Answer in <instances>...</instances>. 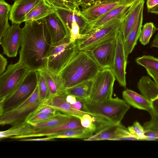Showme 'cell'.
I'll use <instances>...</instances> for the list:
<instances>
[{"label": "cell", "mask_w": 158, "mask_h": 158, "mask_svg": "<svg viewBox=\"0 0 158 158\" xmlns=\"http://www.w3.org/2000/svg\"><path fill=\"white\" fill-rule=\"evenodd\" d=\"M22 29L23 39L18 61L30 70L46 69L47 56L52 43L45 24L40 21L26 22Z\"/></svg>", "instance_id": "6da1fadb"}, {"label": "cell", "mask_w": 158, "mask_h": 158, "mask_svg": "<svg viewBox=\"0 0 158 158\" xmlns=\"http://www.w3.org/2000/svg\"><path fill=\"white\" fill-rule=\"evenodd\" d=\"M100 70L88 52L79 51L60 73L64 88L93 80Z\"/></svg>", "instance_id": "7a4b0ae2"}, {"label": "cell", "mask_w": 158, "mask_h": 158, "mask_svg": "<svg viewBox=\"0 0 158 158\" xmlns=\"http://www.w3.org/2000/svg\"><path fill=\"white\" fill-rule=\"evenodd\" d=\"M130 108V106L118 97L102 101L85 100V110L105 118L113 124L121 122Z\"/></svg>", "instance_id": "3957f363"}, {"label": "cell", "mask_w": 158, "mask_h": 158, "mask_svg": "<svg viewBox=\"0 0 158 158\" xmlns=\"http://www.w3.org/2000/svg\"><path fill=\"white\" fill-rule=\"evenodd\" d=\"M78 51L76 41L71 42L69 36L59 42L51 44L47 56L46 69L59 75Z\"/></svg>", "instance_id": "277c9868"}, {"label": "cell", "mask_w": 158, "mask_h": 158, "mask_svg": "<svg viewBox=\"0 0 158 158\" xmlns=\"http://www.w3.org/2000/svg\"><path fill=\"white\" fill-rule=\"evenodd\" d=\"M124 16L112 19L84 34L76 41L78 50L89 52L98 44L115 37Z\"/></svg>", "instance_id": "5b68a950"}, {"label": "cell", "mask_w": 158, "mask_h": 158, "mask_svg": "<svg viewBox=\"0 0 158 158\" xmlns=\"http://www.w3.org/2000/svg\"><path fill=\"white\" fill-rule=\"evenodd\" d=\"M38 71L30 70L22 83L11 94L0 100V114L17 106L32 94L38 85Z\"/></svg>", "instance_id": "8992f818"}, {"label": "cell", "mask_w": 158, "mask_h": 158, "mask_svg": "<svg viewBox=\"0 0 158 158\" xmlns=\"http://www.w3.org/2000/svg\"><path fill=\"white\" fill-rule=\"evenodd\" d=\"M39 100L38 85L31 96L15 107L0 114V124L12 126L24 122L42 104Z\"/></svg>", "instance_id": "52a82bcc"}, {"label": "cell", "mask_w": 158, "mask_h": 158, "mask_svg": "<svg viewBox=\"0 0 158 158\" xmlns=\"http://www.w3.org/2000/svg\"><path fill=\"white\" fill-rule=\"evenodd\" d=\"M30 69L19 61L9 64L0 76V100L12 93L19 85Z\"/></svg>", "instance_id": "ba28073f"}, {"label": "cell", "mask_w": 158, "mask_h": 158, "mask_svg": "<svg viewBox=\"0 0 158 158\" xmlns=\"http://www.w3.org/2000/svg\"><path fill=\"white\" fill-rule=\"evenodd\" d=\"M115 77L110 69L100 70L94 79L88 100L102 101L111 98Z\"/></svg>", "instance_id": "9c48e42d"}, {"label": "cell", "mask_w": 158, "mask_h": 158, "mask_svg": "<svg viewBox=\"0 0 158 158\" xmlns=\"http://www.w3.org/2000/svg\"><path fill=\"white\" fill-rule=\"evenodd\" d=\"M116 38L115 52L113 64L110 69L120 85L126 87L127 85L126 70L127 58L124 52L121 24L117 31Z\"/></svg>", "instance_id": "30bf717a"}, {"label": "cell", "mask_w": 158, "mask_h": 158, "mask_svg": "<svg viewBox=\"0 0 158 158\" xmlns=\"http://www.w3.org/2000/svg\"><path fill=\"white\" fill-rule=\"evenodd\" d=\"M98 123L99 124L98 126L97 125L95 134L84 140H114L117 138L126 136H132L135 137L129 132L127 128L121 123L115 124L108 121Z\"/></svg>", "instance_id": "8fae6325"}, {"label": "cell", "mask_w": 158, "mask_h": 158, "mask_svg": "<svg viewBox=\"0 0 158 158\" xmlns=\"http://www.w3.org/2000/svg\"><path fill=\"white\" fill-rule=\"evenodd\" d=\"M116 36L98 44L88 52L100 70L110 69L112 66L116 47Z\"/></svg>", "instance_id": "7c38bea8"}, {"label": "cell", "mask_w": 158, "mask_h": 158, "mask_svg": "<svg viewBox=\"0 0 158 158\" xmlns=\"http://www.w3.org/2000/svg\"><path fill=\"white\" fill-rule=\"evenodd\" d=\"M23 39L22 28L19 24H12L0 40L3 54L9 57H16L21 46Z\"/></svg>", "instance_id": "4fadbf2b"}, {"label": "cell", "mask_w": 158, "mask_h": 158, "mask_svg": "<svg viewBox=\"0 0 158 158\" xmlns=\"http://www.w3.org/2000/svg\"><path fill=\"white\" fill-rule=\"evenodd\" d=\"M67 94L65 91L48 98L42 104L50 106L57 111L80 119L85 114H88L96 118L98 121L106 120L103 117L89 112L77 110L66 100Z\"/></svg>", "instance_id": "5bb4252c"}, {"label": "cell", "mask_w": 158, "mask_h": 158, "mask_svg": "<svg viewBox=\"0 0 158 158\" xmlns=\"http://www.w3.org/2000/svg\"><path fill=\"white\" fill-rule=\"evenodd\" d=\"M39 21L45 24L50 35L52 44L59 42L66 37L70 36L68 29L56 13L51 14Z\"/></svg>", "instance_id": "9a60e30c"}, {"label": "cell", "mask_w": 158, "mask_h": 158, "mask_svg": "<svg viewBox=\"0 0 158 158\" xmlns=\"http://www.w3.org/2000/svg\"><path fill=\"white\" fill-rule=\"evenodd\" d=\"M55 13L66 26L70 33L71 24L73 22L78 24L80 33L84 34L86 31L88 25V22L81 15L79 9L74 10L55 6Z\"/></svg>", "instance_id": "2e32d148"}, {"label": "cell", "mask_w": 158, "mask_h": 158, "mask_svg": "<svg viewBox=\"0 0 158 158\" xmlns=\"http://www.w3.org/2000/svg\"><path fill=\"white\" fill-rule=\"evenodd\" d=\"M42 0H16L11 7L9 20L12 24H20L25 18Z\"/></svg>", "instance_id": "e0dca14e"}, {"label": "cell", "mask_w": 158, "mask_h": 158, "mask_svg": "<svg viewBox=\"0 0 158 158\" xmlns=\"http://www.w3.org/2000/svg\"><path fill=\"white\" fill-rule=\"evenodd\" d=\"M139 0H125L124 2L100 17L96 20L88 23L85 34L89 31L96 29L110 20L123 17L129 8Z\"/></svg>", "instance_id": "ac0fdd59"}, {"label": "cell", "mask_w": 158, "mask_h": 158, "mask_svg": "<svg viewBox=\"0 0 158 158\" xmlns=\"http://www.w3.org/2000/svg\"><path fill=\"white\" fill-rule=\"evenodd\" d=\"M125 0L114 3H95L80 10L81 15L88 23L98 19L111 10L123 4Z\"/></svg>", "instance_id": "d6986e66"}, {"label": "cell", "mask_w": 158, "mask_h": 158, "mask_svg": "<svg viewBox=\"0 0 158 158\" xmlns=\"http://www.w3.org/2000/svg\"><path fill=\"white\" fill-rule=\"evenodd\" d=\"M83 128L81 124L80 119L73 117L67 122L59 126L49 129L36 130L30 134L19 136L18 138L20 139L33 137L48 136L64 131Z\"/></svg>", "instance_id": "ffe728a7"}, {"label": "cell", "mask_w": 158, "mask_h": 158, "mask_svg": "<svg viewBox=\"0 0 158 158\" xmlns=\"http://www.w3.org/2000/svg\"><path fill=\"white\" fill-rule=\"evenodd\" d=\"M145 0H139L131 6L121 23L124 41L134 27L141 11L143 9Z\"/></svg>", "instance_id": "44dd1931"}, {"label": "cell", "mask_w": 158, "mask_h": 158, "mask_svg": "<svg viewBox=\"0 0 158 158\" xmlns=\"http://www.w3.org/2000/svg\"><path fill=\"white\" fill-rule=\"evenodd\" d=\"M123 100L130 106L140 110L147 111L150 116L154 114L151 102L141 94L127 89L122 92Z\"/></svg>", "instance_id": "7402d4cb"}, {"label": "cell", "mask_w": 158, "mask_h": 158, "mask_svg": "<svg viewBox=\"0 0 158 158\" xmlns=\"http://www.w3.org/2000/svg\"><path fill=\"white\" fill-rule=\"evenodd\" d=\"M143 9L141 11L136 23L126 39L123 41V46L127 58L133 51L139 39L143 20Z\"/></svg>", "instance_id": "603a6c76"}, {"label": "cell", "mask_w": 158, "mask_h": 158, "mask_svg": "<svg viewBox=\"0 0 158 158\" xmlns=\"http://www.w3.org/2000/svg\"><path fill=\"white\" fill-rule=\"evenodd\" d=\"M55 13L53 6L45 0H42L26 15L24 22L37 21L51 14Z\"/></svg>", "instance_id": "cb8c5ba5"}, {"label": "cell", "mask_w": 158, "mask_h": 158, "mask_svg": "<svg viewBox=\"0 0 158 158\" xmlns=\"http://www.w3.org/2000/svg\"><path fill=\"white\" fill-rule=\"evenodd\" d=\"M38 72L43 76L46 82L50 95L49 98L65 91L59 75L52 73L46 69Z\"/></svg>", "instance_id": "d4e9b609"}, {"label": "cell", "mask_w": 158, "mask_h": 158, "mask_svg": "<svg viewBox=\"0 0 158 158\" xmlns=\"http://www.w3.org/2000/svg\"><path fill=\"white\" fill-rule=\"evenodd\" d=\"M141 94L150 102L158 95V86L154 81L148 76H143L137 84Z\"/></svg>", "instance_id": "484cf974"}, {"label": "cell", "mask_w": 158, "mask_h": 158, "mask_svg": "<svg viewBox=\"0 0 158 158\" xmlns=\"http://www.w3.org/2000/svg\"><path fill=\"white\" fill-rule=\"evenodd\" d=\"M96 129L91 128L75 129L64 131L49 136L53 139L74 138L85 139L93 135Z\"/></svg>", "instance_id": "4316f807"}, {"label": "cell", "mask_w": 158, "mask_h": 158, "mask_svg": "<svg viewBox=\"0 0 158 158\" xmlns=\"http://www.w3.org/2000/svg\"><path fill=\"white\" fill-rule=\"evenodd\" d=\"M94 79L82 82L71 87L65 89L67 94L74 96L81 99L86 100L89 98Z\"/></svg>", "instance_id": "83f0119b"}, {"label": "cell", "mask_w": 158, "mask_h": 158, "mask_svg": "<svg viewBox=\"0 0 158 158\" xmlns=\"http://www.w3.org/2000/svg\"><path fill=\"white\" fill-rule=\"evenodd\" d=\"M73 117L57 111L53 116L33 126L35 130L49 129L60 125Z\"/></svg>", "instance_id": "f1b7e54d"}, {"label": "cell", "mask_w": 158, "mask_h": 158, "mask_svg": "<svg viewBox=\"0 0 158 158\" xmlns=\"http://www.w3.org/2000/svg\"><path fill=\"white\" fill-rule=\"evenodd\" d=\"M35 131L33 126L27 122L12 126L9 129L0 132V138L2 139L30 134Z\"/></svg>", "instance_id": "f546056e"}, {"label": "cell", "mask_w": 158, "mask_h": 158, "mask_svg": "<svg viewBox=\"0 0 158 158\" xmlns=\"http://www.w3.org/2000/svg\"><path fill=\"white\" fill-rule=\"evenodd\" d=\"M11 7L5 0H0V40L11 27L8 19Z\"/></svg>", "instance_id": "4dcf8cb0"}, {"label": "cell", "mask_w": 158, "mask_h": 158, "mask_svg": "<svg viewBox=\"0 0 158 158\" xmlns=\"http://www.w3.org/2000/svg\"><path fill=\"white\" fill-rule=\"evenodd\" d=\"M139 65L158 72V58L153 56L144 55L137 58L135 60Z\"/></svg>", "instance_id": "1f68e13d"}, {"label": "cell", "mask_w": 158, "mask_h": 158, "mask_svg": "<svg viewBox=\"0 0 158 158\" xmlns=\"http://www.w3.org/2000/svg\"><path fill=\"white\" fill-rule=\"evenodd\" d=\"M157 31V28L152 22L146 23L143 26L139 37V41L143 45L149 43L150 39Z\"/></svg>", "instance_id": "d6a6232c"}, {"label": "cell", "mask_w": 158, "mask_h": 158, "mask_svg": "<svg viewBox=\"0 0 158 158\" xmlns=\"http://www.w3.org/2000/svg\"><path fill=\"white\" fill-rule=\"evenodd\" d=\"M38 85L39 88V100L40 102L43 103L49 98L50 95L46 82L44 77L40 73Z\"/></svg>", "instance_id": "836d02e7"}, {"label": "cell", "mask_w": 158, "mask_h": 158, "mask_svg": "<svg viewBox=\"0 0 158 158\" xmlns=\"http://www.w3.org/2000/svg\"><path fill=\"white\" fill-rule=\"evenodd\" d=\"M127 129L131 134L139 140H146L145 130L138 121L134 122L131 126L128 127Z\"/></svg>", "instance_id": "e575fe53"}, {"label": "cell", "mask_w": 158, "mask_h": 158, "mask_svg": "<svg viewBox=\"0 0 158 158\" xmlns=\"http://www.w3.org/2000/svg\"><path fill=\"white\" fill-rule=\"evenodd\" d=\"M81 125L85 128H91L96 129L97 125L94 123L98 122L96 118L90 114H86L83 115L80 119Z\"/></svg>", "instance_id": "d590c367"}, {"label": "cell", "mask_w": 158, "mask_h": 158, "mask_svg": "<svg viewBox=\"0 0 158 158\" xmlns=\"http://www.w3.org/2000/svg\"><path fill=\"white\" fill-rule=\"evenodd\" d=\"M55 114H38L30 117L26 122L34 126L38 123L42 122L52 116Z\"/></svg>", "instance_id": "8d00e7d4"}, {"label": "cell", "mask_w": 158, "mask_h": 158, "mask_svg": "<svg viewBox=\"0 0 158 158\" xmlns=\"http://www.w3.org/2000/svg\"><path fill=\"white\" fill-rule=\"evenodd\" d=\"M84 36V34L80 33L79 27L76 22H73L71 24V27L70 31V40L71 42H73Z\"/></svg>", "instance_id": "74e56055"}, {"label": "cell", "mask_w": 158, "mask_h": 158, "mask_svg": "<svg viewBox=\"0 0 158 158\" xmlns=\"http://www.w3.org/2000/svg\"><path fill=\"white\" fill-rule=\"evenodd\" d=\"M54 3L55 6L72 10L77 8L79 9L74 0H54Z\"/></svg>", "instance_id": "f35d334b"}, {"label": "cell", "mask_w": 158, "mask_h": 158, "mask_svg": "<svg viewBox=\"0 0 158 158\" xmlns=\"http://www.w3.org/2000/svg\"><path fill=\"white\" fill-rule=\"evenodd\" d=\"M57 111L52 107L48 106L43 105L42 104L33 113L31 117L40 113L54 115L56 114Z\"/></svg>", "instance_id": "ab89813d"}, {"label": "cell", "mask_w": 158, "mask_h": 158, "mask_svg": "<svg viewBox=\"0 0 158 158\" xmlns=\"http://www.w3.org/2000/svg\"><path fill=\"white\" fill-rule=\"evenodd\" d=\"M145 135L146 136V140L154 141L158 140V131L145 130Z\"/></svg>", "instance_id": "60d3db41"}, {"label": "cell", "mask_w": 158, "mask_h": 158, "mask_svg": "<svg viewBox=\"0 0 158 158\" xmlns=\"http://www.w3.org/2000/svg\"><path fill=\"white\" fill-rule=\"evenodd\" d=\"M94 3V0H79L77 5L79 8L81 6L82 9L88 7Z\"/></svg>", "instance_id": "b9f144b4"}, {"label": "cell", "mask_w": 158, "mask_h": 158, "mask_svg": "<svg viewBox=\"0 0 158 158\" xmlns=\"http://www.w3.org/2000/svg\"><path fill=\"white\" fill-rule=\"evenodd\" d=\"M7 61L2 54H0V75L4 72Z\"/></svg>", "instance_id": "7bdbcfd3"}, {"label": "cell", "mask_w": 158, "mask_h": 158, "mask_svg": "<svg viewBox=\"0 0 158 158\" xmlns=\"http://www.w3.org/2000/svg\"><path fill=\"white\" fill-rule=\"evenodd\" d=\"M146 69L148 75L152 78L158 86V72L150 69Z\"/></svg>", "instance_id": "ee69618b"}, {"label": "cell", "mask_w": 158, "mask_h": 158, "mask_svg": "<svg viewBox=\"0 0 158 158\" xmlns=\"http://www.w3.org/2000/svg\"><path fill=\"white\" fill-rule=\"evenodd\" d=\"M54 139L52 137L48 136L44 138L32 139L30 138H25L19 139L20 141H46L53 140Z\"/></svg>", "instance_id": "f6af8a7d"}, {"label": "cell", "mask_w": 158, "mask_h": 158, "mask_svg": "<svg viewBox=\"0 0 158 158\" xmlns=\"http://www.w3.org/2000/svg\"><path fill=\"white\" fill-rule=\"evenodd\" d=\"M154 114L158 116V95L151 102Z\"/></svg>", "instance_id": "bcb514c9"}, {"label": "cell", "mask_w": 158, "mask_h": 158, "mask_svg": "<svg viewBox=\"0 0 158 158\" xmlns=\"http://www.w3.org/2000/svg\"><path fill=\"white\" fill-rule=\"evenodd\" d=\"M146 4L148 11L158 5V0H147Z\"/></svg>", "instance_id": "7dc6e473"}, {"label": "cell", "mask_w": 158, "mask_h": 158, "mask_svg": "<svg viewBox=\"0 0 158 158\" xmlns=\"http://www.w3.org/2000/svg\"><path fill=\"white\" fill-rule=\"evenodd\" d=\"M157 32L151 43V48L156 47L158 48V27L157 28Z\"/></svg>", "instance_id": "c3c4849f"}, {"label": "cell", "mask_w": 158, "mask_h": 158, "mask_svg": "<svg viewBox=\"0 0 158 158\" xmlns=\"http://www.w3.org/2000/svg\"><path fill=\"white\" fill-rule=\"evenodd\" d=\"M122 0H94L95 3H114L120 2Z\"/></svg>", "instance_id": "681fc988"}, {"label": "cell", "mask_w": 158, "mask_h": 158, "mask_svg": "<svg viewBox=\"0 0 158 158\" xmlns=\"http://www.w3.org/2000/svg\"><path fill=\"white\" fill-rule=\"evenodd\" d=\"M148 11L152 13L158 14V5Z\"/></svg>", "instance_id": "f907efd6"}, {"label": "cell", "mask_w": 158, "mask_h": 158, "mask_svg": "<svg viewBox=\"0 0 158 158\" xmlns=\"http://www.w3.org/2000/svg\"><path fill=\"white\" fill-rule=\"evenodd\" d=\"M50 5L53 6H55L54 3V0H45Z\"/></svg>", "instance_id": "816d5d0a"}, {"label": "cell", "mask_w": 158, "mask_h": 158, "mask_svg": "<svg viewBox=\"0 0 158 158\" xmlns=\"http://www.w3.org/2000/svg\"><path fill=\"white\" fill-rule=\"evenodd\" d=\"M75 3H76V4H77V3L79 1V0H74Z\"/></svg>", "instance_id": "f5cc1de1"}, {"label": "cell", "mask_w": 158, "mask_h": 158, "mask_svg": "<svg viewBox=\"0 0 158 158\" xmlns=\"http://www.w3.org/2000/svg\"><path fill=\"white\" fill-rule=\"evenodd\" d=\"M13 0L16 1V0Z\"/></svg>", "instance_id": "db71d44e"}, {"label": "cell", "mask_w": 158, "mask_h": 158, "mask_svg": "<svg viewBox=\"0 0 158 158\" xmlns=\"http://www.w3.org/2000/svg\"></svg>", "instance_id": "11a10c76"}]
</instances>
